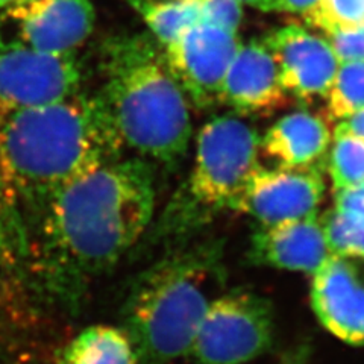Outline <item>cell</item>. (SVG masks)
Returning a JSON list of instances; mask_svg holds the SVG:
<instances>
[{"mask_svg": "<svg viewBox=\"0 0 364 364\" xmlns=\"http://www.w3.org/2000/svg\"><path fill=\"white\" fill-rule=\"evenodd\" d=\"M155 213V175L143 158H116L56 196L31 235L28 266L38 291L76 313L105 275L147 231Z\"/></svg>", "mask_w": 364, "mask_h": 364, "instance_id": "6da1fadb", "label": "cell"}, {"mask_svg": "<svg viewBox=\"0 0 364 364\" xmlns=\"http://www.w3.org/2000/svg\"><path fill=\"white\" fill-rule=\"evenodd\" d=\"M124 146L100 95L55 104L0 107V181L28 223L68 186L122 156Z\"/></svg>", "mask_w": 364, "mask_h": 364, "instance_id": "7a4b0ae2", "label": "cell"}, {"mask_svg": "<svg viewBox=\"0 0 364 364\" xmlns=\"http://www.w3.org/2000/svg\"><path fill=\"white\" fill-rule=\"evenodd\" d=\"M99 91L124 147L175 166L191 140L190 104L152 33L108 37L100 50Z\"/></svg>", "mask_w": 364, "mask_h": 364, "instance_id": "3957f363", "label": "cell"}, {"mask_svg": "<svg viewBox=\"0 0 364 364\" xmlns=\"http://www.w3.org/2000/svg\"><path fill=\"white\" fill-rule=\"evenodd\" d=\"M223 284L222 245L179 247L143 270L122 306V329L139 364H170L188 355L211 291Z\"/></svg>", "mask_w": 364, "mask_h": 364, "instance_id": "277c9868", "label": "cell"}, {"mask_svg": "<svg viewBox=\"0 0 364 364\" xmlns=\"http://www.w3.org/2000/svg\"><path fill=\"white\" fill-rule=\"evenodd\" d=\"M261 136L238 114L215 116L200 128L186 184L155 226L156 237H182L222 210H232L259 167Z\"/></svg>", "mask_w": 364, "mask_h": 364, "instance_id": "5b68a950", "label": "cell"}, {"mask_svg": "<svg viewBox=\"0 0 364 364\" xmlns=\"http://www.w3.org/2000/svg\"><path fill=\"white\" fill-rule=\"evenodd\" d=\"M275 341V310L264 296L234 290L214 298L196 333L190 357L198 364H246Z\"/></svg>", "mask_w": 364, "mask_h": 364, "instance_id": "8992f818", "label": "cell"}, {"mask_svg": "<svg viewBox=\"0 0 364 364\" xmlns=\"http://www.w3.org/2000/svg\"><path fill=\"white\" fill-rule=\"evenodd\" d=\"M91 0H32L0 11V49L72 53L93 32Z\"/></svg>", "mask_w": 364, "mask_h": 364, "instance_id": "52a82bcc", "label": "cell"}, {"mask_svg": "<svg viewBox=\"0 0 364 364\" xmlns=\"http://www.w3.org/2000/svg\"><path fill=\"white\" fill-rule=\"evenodd\" d=\"M240 44L237 33L200 21L163 46L167 65L190 107L220 105L225 76Z\"/></svg>", "mask_w": 364, "mask_h": 364, "instance_id": "ba28073f", "label": "cell"}, {"mask_svg": "<svg viewBox=\"0 0 364 364\" xmlns=\"http://www.w3.org/2000/svg\"><path fill=\"white\" fill-rule=\"evenodd\" d=\"M82 63L76 52L0 49V107L32 108L55 104L82 91Z\"/></svg>", "mask_w": 364, "mask_h": 364, "instance_id": "9c48e42d", "label": "cell"}, {"mask_svg": "<svg viewBox=\"0 0 364 364\" xmlns=\"http://www.w3.org/2000/svg\"><path fill=\"white\" fill-rule=\"evenodd\" d=\"M323 170L322 166H259L232 210L252 215L263 226L317 214L326 188Z\"/></svg>", "mask_w": 364, "mask_h": 364, "instance_id": "30bf717a", "label": "cell"}, {"mask_svg": "<svg viewBox=\"0 0 364 364\" xmlns=\"http://www.w3.org/2000/svg\"><path fill=\"white\" fill-rule=\"evenodd\" d=\"M311 306L326 331L364 346V258L329 255L313 273Z\"/></svg>", "mask_w": 364, "mask_h": 364, "instance_id": "8fae6325", "label": "cell"}, {"mask_svg": "<svg viewBox=\"0 0 364 364\" xmlns=\"http://www.w3.org/2000/svg\"><path fill=\"white\" fill-rule=\"evenodd\" d=\"M279 67L281 84L304 104L326 99L340 61L331 44L299 25H287L263 37Z\"/></svg>", "mask_w": 364, "mask_h": 364, "instance_id": "7c38bea8", "label": "cell"}, {"mask_svg": "<svg viewBox=\"0 0 364 364\" xmlns=\"http://www.w3.org/2000/svg\"><path fill=\"white\" fill-rule=\"evenodd\" d=\"M287 104L278 63L263 38L240 44L225 76L220 105L238 116H269Z\"/></svg>", "mask_w": 364, "mask_h": 364, "instance_id": "4fadbf2b", "label": "cell"}, {"mask_svg": "<svg viewBox=\"0 0 364 364\" xmlns=\"http://www.w3.org/2000/svg\"><path fill=\"white\" fill-rule=\"evenodd\" d=\"M333 255L325 238L321 215L259 225L250 237L246 258L250 264L282 270L316 273L325 259Z\"/></svg>", "mask_w": 364, "mask_h": 364, "instance_id": "5bb4252c", "label": "cell"}, {"mask_svg": "<svg viewBox=\"0 0 364 364\" xmlns=\"http://www.w3.org/2000/svg\"><path fill=\"white\" fill-rule=\"evenodd\" d=\"M333 140L329 119L323 114L298 109L281 117L267 129L259 149L281 166H322Z\"/></svg>", "mask_w": 364, "mask_h": 364, "instance_id": "9a60e30c", "label": "cell"}, {"mask_svg": "<svg viewBox=\"0 0 364 364\" xmlns=\"http://www.w3.org/2000/svg\"><path fill=\"white\" fill-rule=\"evenodd\" d=\"M55 364H139L129 337L120 326L91 325L55 355Z\"/></svg>", "mask_w": 364, "mask_h": 364, "instance_id": "2e32d148", "label": "cell"}, {"mask_svg": "<svg viewBox=\"0 0 364 364\" xmlns=\"http://www.w3.org/2000/svg\"><path fill=\"white\" fill-rule=\"evenodd\" d=\"M136 13L149 28V33L163 46L175 41L181 33L202 21L200 0H173L141 8Z\"/></svg>", "mask_w": 364, "mask_h": 364, "instance_id": "e0dca14e", "label": "cell"}, {"mask_svg": "<svg viewBox=\"0 0 364 364\" xmlns=\"http://www.w3.org/2000/svg\"><path fill=\"white\" fill-rule=\"evenodd\" d=\"M325 170L334 190L358 186L364 182V140L334 129L325 158Z\"/></svg>", "mask_w": 364, "mask_h": 364, "instance_id": "ac0fdd59", "label": "cell"}, {"mask_svg": "<svg viewBox=\"0 0 364 364\" xmlns=\"http://www.w3.org/2000/svg\"><path fill=\"white\" fill-rule=\"evenodd\" d=\"M29 228L0 181V259L9 270L28 264Z\"/></svg>", "mask_w": 364, "mask_h": 364, "instance_id": "d6986e66", "label": "cell"}, {"mask_svg": "<svg viewBox=\"0 0 364 364\" xmlns=\"http://www.w3.org/2000/svg\"><path fill=\"white\" fill-rule=\"evenodd\" d=\"M364 109V61L340 63L326 96L329 120H343Z\"/></svg>", "mask_w": 364, "mask_h": 364, "instance_id": "ffe728a7", "label": "cell"}, {"mask_svg": "<svg viewBox=\"0 0 364 364\" xmlns=\"http://www.w3.org/2000/svg\"><path fill=\"white\" fill-rule=\"evenodd\" d=\"M321 222L329 252L364 258V215L331 208L321 214Z\"/></svg>", "mask_w": 364, "mask_h": 364, "instance_id": "44dd1931", "label": "cell"}, {"mask_svg": "<svg viewBox=\"0 0 364 364\" xmlns=\"http://www.w3.org/2000/svg\"><path fill=\"white\" fill-rule=\"evenodd\" d=\"M311 25L326 31L364 25V0H321Z\"/></svg>", "mask_w": 364, "mask_h": 364, "instance_id": "7402d4cb", "label": "cell"}, {"mask_svg": "<svg viewBox=\"0 0 364 364\" xmlns=\"http://www.w3.org/2000/svg\"><path fill=\"white\" fill-rule=\"evenodd\" d=\"M325 36L340 63L364 61V25L326 31Z\"/></svg>", "mask_w": 364, "mask_h": 364, "instance_id": "603a6c76", "label": "cell"}, {"mask_svg": "<svg viewBox=\"0 0 364 364\" xmlns=\"http://www.w3.org/2000/svg\"><path fill=\"white\" fill-rule=\"evenodd\" d=\"M202 23L237 33L243 11L238 0H200Z\"/></svg>", "mask_w": 364, "mask_h": 364, "instance_id": "cb8c5ba5", "label": "cell"}, {"mask_svg": "<svg viewBox=\"0 0 364 364\" xmlns=\"http://www.w3.org/2000/svg\"><path fill=\"white\" fill-rule=\"evenodd\" d=\"M334 210L364 215V182L358 186L334 190Z\"/></svg>", "mask_w": 364, "mask_h": 364, "instance_id": "d4e9b609", "label": "cell"}, {"mask_svg": "<svg viewBox=\"0 0 364 364\" xmlns=\"http://www.w3.org/2000/svg\"><path fill=\"white\" fill-rule=\"evenodd\" d=\"M321 6V0H272V11H284V13L301 14L311 21Z\"/></svg>", "mask_w": 364, "mask_h": 364, "instance_id": "484cf974", "label": "cell"}, {"mask_svg": "<svg viewBox=\"0 0 364 364\" xmlns=\"http://www.w3.org/2000/svg\"><path fill=\"white\" fill-rule=\"evenodd\" d=\"M338 131H343L348 132L350 135H355L358 139L364 140V109L352 114V116L337 122L336 128Z\"/></svg>", "mask_w": 364, "mask_h": 364, "instance_id": "4316f807", "label": "cell"}, {"mask_svg": "<svg viewBox=\"0 0 364 364\" xmlns=\"http://www.w3.org/2000/svg\"><path fill=\"white\" fill-rule=\"evenodd\" d=\"M311 349L306 343H301L289 349L277 364H309L310 363Z\"/></svg>", "mask_w": 364, "mask_h": 364, "instance_id": "83f0119b", "label": "cell"}, {"mask_svg": "<svg viewBox=\"0 0 364 364\" xmlns=\"http://www.w3.org/2000/svg\"><path fill=\"white\" fill-rule=\"evenodd\" d=\"M11 363V349L6 343L4 334L0 333V364H9Z\"/></svg>", "mask_w": 364, "mask_h": 364, "instance_id": "f1b7e54d", "label": "cell"}, {"mask_svg": "<svg viewBox=\"0 0 364 364\" xmlns=\"http://www.w3.org/2000/svg\"><path fill=\"white\" fill-rule=\"evenodd\" d=\"M238 2L247 4L250 6H255L261 11H272V0H238Z\"/></svg>", "mask_w": 364, "mask_h": 364, "instance_id": "f546056e", "label": "cell"}, {"mask_svg": "<svg viewBox=\"0 0 364 364\" xmlns=\"http://www.w3.org/2000/svg\"><path fill=\"white\" fill-rule=\"evenodd\" d=\"M28 2H32V0H0V11L8 9V8H14L18 5H25Z\"/></svg>", "mask_w": 364, "mask_h": 364, "instance_id": "4dcf8cb0", "label": "cell"}, {"mask_svg": "<svg viewBox=\"0 0 364 364\" xmlns=\"http://www.w3.org/2000/svg\"><path fill=\"white\" fill-rule=\"evenodd\" d=\"M5 270H9L6 266H5V263L2 259H0V272H5Z\"/></svg>", "mask_w": 364, "mask_h": 364, "instance_id": "1f68e13d", "label": "cell"}]
</instances>
